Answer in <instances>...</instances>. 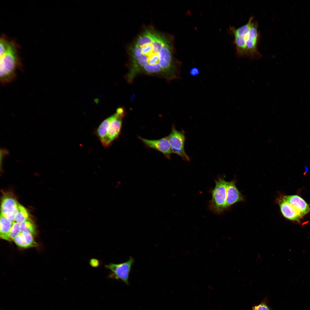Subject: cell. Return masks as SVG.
Returning a JSON list of instances; mask_svg holds the SVG:
<instances>
[{"label": "cell", "instance_id": "13", "mask_svg": "<svg viewBox=\"0 0 310 310\" xmlns=\"http://www.w3.org/2000/svg\"><path fill=\"white\" fill-rule=\"evenodd\" d=\"M281 212L283 216L289 220L299 221L301 217L297 211L288 203L284 201L282 199L277 200Z\"/></svg>", "mask_w": 310, "mask_h": 310}, {"label": "cell", "instance_id": "1", "mask_svg": "<svg viewBox=\"0 0 310 310\" xmlns=\"http://www.w3.org/2000/svg\"><path fill=\"white\" fill-rule=\"evenodd\" d=\"M128 71L129 83L138 75L162 78L168 82L180 78L181 63L175 57L174 38L152 26L145 28L129 46Z\"/></svg>", "mask_w": 310, "mask_h": 310}, {"label": "cell", "instance_id": "2", "mask_svg": "<svg viewBox=\"0 0 310 310\" xmlns=\"http://www.w3.org/2000/svg\"><path fill=\"white\" fill-rule=\"evenodd\" d=\"M20 48L15 40L9 39L5 52L0 56V80L3 85L13 81L17 76V70L22 69Z\"/></svg>", "mask_w": 310, "mask_h": 310}, {"label": "cell", "instance_id": "8", "mask_svg": "<svg viewBox=\"0 0 310 310\" xmlns=\"http://www.w3.org/2000/svg\"><path fill=\"white\" fill-rule=\"evenodd\" d=\"M117 115L110 123L108 128L106 137L102 143L105 147H108L112 142L119 136L122 126V120L125 112L122 107L118 108L116 111Z\"/></svg>", "mask_w": 310, "mask_h": 310}, {"label": "cell", "instance_id": "4", "mask_svg": "<svg viewBox=\"0 0 310 310\" xmlns=\"http://www.w3.org/2000/svg\"><path fill=\"white\" fill-rule=\"evenodd\" d=\"M254 18L251 16L245 24L238 28L230 27V30L233 35L234 42L236 49V55L239 57H248L249 55L246 44V38L251 26Z\"/></svg>", "mask_w": 310, "mask_h": 310}, {"label": "cell", "instance_id": "9", "mask_svg": "<svg viewBox=\"0 0 310 310\" xmlns=\"http://www.w3.org/2000/svg\"><path fill=\"white\" fill-rule=\"evenodd\" d=\"M18 204L16 199L11 193H5L1 200V214L12 222H15Z\"/></svg>", "mask_w": 310, "mask_h": 310}, {"label": "cell", "instance_id": "15", "mask_svg": "<svg viewBox=\"0 0 310 310\" xmlns=\"http://www.w3.org/2000/svg\"><path fill=\"white\" fill-rule=\"evenodd\" d=\"M29 217L30 214L27 209L19 204L15 216V222L20 224L30 219Z\"/></svg>", "mask_w": 310, "mask_h": 310}, {"label": "cell", "instance_id": "16", "mask_svg": "<svg viewBox=\"0 0 310 310\" xmlns=\"http://www.w3.org/2000/svg\"><path fill=\"white\" fill-rule=\"evenodd\" d=\"M19 224L15 222L10 230L6 234L0 237L1 239L9 241H13L16 237L20 232Z\"/></svg>", "mask_w": 310, "mask_h": 310}, {"label": "cell", "instance_id": "19", "mask_svg": "<svg viewBox=\"0 0 310 310\" xmlns=\"http://www.w3.org/2000/svg\"><path fill=\"white\" fill-rule=\"evenodd\" d=\"M21 232L25 241L29 247L37 246V244L34 241L33 235L28 232Z\"/></svg>", "mask_w": 310, "mask_h": 310}, {"label": "cell", "instance_id": "20", "mask_svg": "<svg viewBox=\"0 0 310 310\" xmlns=\"http://www.w3.org/2000/svg\"><path fill=\"white\" fill-rule=\"evenodd\" d=\"M13 241L19 247L24 248H29V247L25 241L21 232H20L16 237Z\"/></svg>", "mask_w": 310, "mask_h": 310}, {"label": "cell", "instance_id": "7", "mask_svg": "<svg viewBox=\"0 0 310 310\" xmlns=\"http://www.w3.org/2000/svg\"><path fill=\"white\" fill-rule=\"evenodd\" d=\"M184 133V131H178L173 126L171 131L167 137L173 153L178 155L183 160L189 161L190 158L184 148L185 140Z\"/></svg>", "mask_w": 310, "mask_h": 310}, {"label": "cell", "instance_id": "3", "mask_svg": "<svg viewBox=\"0 0 310 310\" xmlns=\"http://www.w3.org/2000/svg\"><path fill=\"white\" fill-rule=\"evenodd\" d=\"M215 185L212 191V198L209 202V209L218 214L222 213L226 207L227 182L222 177L215 181Z\"/></svg>", "mask_w": 310, "mask_h": 310}, {"label": "cell", "instance_id": "12", "mask_svg": "<svg viewBox=\"0 0 310 310\" xmlns=\"http://www.w3.org/2000/svg\"><path fill=\"white\" fill-rule=\"evenodd\" d=\"M243 196L239 191L234 181L227 182L226 205V209L233 204L243 201Z\"/></svg>", "mask_w": 310, "mask_h": 310}, {"label": "cell", "instance_id": "6", "mask_svg": "<svg viewBox=\"0 0 310 310\" xmlns=\"http://www.w3.org/2000/svg\"><path fill=\"white\" fill-rule=\"evenodd\" d=\"M258 26L257 22L253 20L246 38V44L249 57L253 59H259L262 57L257 47L260 37V33L258 30Z\"/></svg>", "mask_w": 310, "mask_h": 310}, {"label": "cell", "instance_id": "22", "mask_svg": "<svg viewBox=\"0 0 310 310\" xmlns=\"http://www.w3.org/2000/svg\"><path fill=\"white\" fill-rule=\"evenodd\" d=\"M89 263L90 265L93 267H97L100 264L99 260L94 258L90 259V260Z\"/></svg>", "mask_w": 310, "mask_h": 310}, {"label": "cell", "instance_id": "21", "mask_svg": "<svg viewBox=\"0 0 310 310\" xmlns=\"http://www.w3.org/2000/svg\"><path fill=\"white\" fill-rule=\"evenodd\" d=\"M253 310H273L267 305L266 303L263 302L259 304L252 307Z\"/></svg>", "mask_w": 310, "mask_h": 310}, {"label": "cell", "instance_id": "18", "mask_svg": "<svg viewBox=\"0 0 310 310\" xmlns=\"http://www.w3.org/2000/svg\"><path fill=\"white\" fill-rule=\"evenodd\" d=\"M12 222L1 214L0 219V237L7 233L13 225Z\"/></svg>", "mask_w": 310, "mask_h": 310}, {"label": "cell", "instance_id": "14", "mask_svg": "<svg viewBox=\"0 0 310 310\" xmlns=\"http://www.w3.org/2000/svg\"><path fill=\"white\" fill-rule=\"evenodd\" d=\"M116 113L104 120L100 124L96 130V133L101 143L106 137L107 130L109 125L117 116Z\"/></svg>", "mask_w": 310, "mask_h": 310}, {"label": "cell", "instance_id": "11", "mask_svg": "<svg viewBox=\"0 0 310 310\" xmlns=\"http://www.w3.org/2000/svg\"><path fill=\"white\" fill-rule=\"evenodd\" d=\"M282 199L295 209L301 217L310 212V208L308 204L299 195H285Z\"/></svg>", "mask_w": 310, "mask_h": 310}, {"label": "cell", "instance_id": "23", "mask_svg": "<svg viewBox=\"0 0 310 310\" xmlns=\"http://www.w3.org/2000/svg\"><path fill=\"white\" fill-rule=\"evenodd\" d=\"M199 73V69L196 67L192 68L190 71V74L191 75L195 76L198 75Z\"/></svg>", "mask_w": 310, "mask_h": 310}, {"label": "cell", "instance_id": "10", "mask_svg": "<svg viewBox=\"0 0 310 310\" xmlns=\"http://www.w3.org/2000/svg\"><path fill=\"white\" fill-rule=\"evenodd\" d=\"M140 138L147 146L160 151L168 158H170V155L173 152L167 136L157 140H149L140 137Z\"/></svg>", "mask_w": 310, "mask_h": 310}, {"label": "cell", "instance_id": "17", "mask_svg": "<svg viewBox=\"0 0 310 310\" xmlns=\"http://www.w3.org/2000/svg\"><path fill=\"white\" fill-rule=\"evenodd\" d=\"M19 225L21 232H29L33 235L36 234V226L34 223L30 219L20 223Z\"/></svg>", "mask_w": 310, "mask_h": 310}, {"label": "cell", "instance_id": "5", "mask_svg": "<svg viewBox=\"0 0 310 310\" xmlns=\"http://www.w3.org/2000/svg\"><path fill=\"white\" fill-rule=\"evenodd\" d=\"M134 262L133 258L130 257L129 259L125 262L119 264L111 263L105 265V267L111 272L109 276L110 278L120 280L128 285L129 274Z\"/></svg>", "mask_w": 310, "mask_h": 310}]
</instances>
